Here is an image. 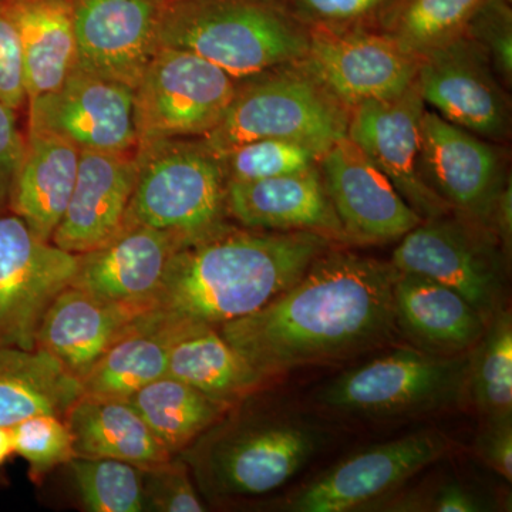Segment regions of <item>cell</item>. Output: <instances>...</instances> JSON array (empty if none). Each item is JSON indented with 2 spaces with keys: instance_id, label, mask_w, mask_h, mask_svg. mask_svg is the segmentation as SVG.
<instances>
[{
  "instance_id": "obj_42",
  "label": "cell",
  "mask_w": 512,
  "mask_h": 512,
  "mask_svg": "<svg viewBox=\"0 0 512 512\" xmlns=\"http://www.w3.org/2000/svg\"><path fill=\"white\" fill-rule=\"evenodd\" d=\"M491 220L494 221L498 237L503 241L504 247L510 249L512 231V197L510 184L498 194Z\"/></svg>"
},
{
  "instance_id": "obj_33",
  "label": "cell",
  "mask_w": 512,
  "mask_h": 512,
  "mask_svg": "<svg viewBox=\"0 0 512 512\" xmlns=\"http://www.w3.org/2000/svg\"><path fill=\"white\" fill-rule=\"evenodd\" d=\"M483 3L484 0H407L390 26V36L420 59L457 40Z\"/></svg>"
},
{
  "instance_id": "obj_17",
  "label": "cell",
  "mask_w": 512,
  "mask_h": 512,
  "mask_svg": "<svg viewBox=\"0 0 512 512\" xmlns=\"http://www.w3.org/2000/svg\"><path fill=\"white\" fill-rule=\"evenodd\" d=\"M322 158L326 192L346 237L390 241L424 221L348 134Z\"/></svg>"
},
{
  "instance_id": "obj_35",
  "label": "cell",
  "mask_w": 512,
  "mask_h": 512,
  "mask_svg": "<svg viewBox=\"0 0 512 512\" xmlns=\"http://www.w3.org/2000/svg\"><path fill=\"white\" fill-rule=\"evenodd\" d=\"M12 430L15 454L28 461L36 483L74 458L72 433L62 417L40 414L20 421Z\"/></svg>"
},
{
  "instance_id": "obj_16",
  "label": "cell",
  "mask_w": 512,
  "mask_h": 512,
  "mask_svg": "<svg viewBox=\"0 0 512 512\" xmlns=\"http://www.w3.org/2000/svg\"><path fill=\"white\" fill-rule=\"evenodd\" d=\"M421 171L431 190L464 217L485 225L503 188L497 151L436 111L421 117Z\"/></svg>"
},
{
  "instance_id": "obj_6",
  "label": "cell",
  "mask_w": 512,
  "mask_h": 512,
  "mask_svg": "<svg viewBox=\"0 0 512 512\" xmlns=\"http://www.w3.org/2000/svg\"><path fill=\"white\" fill-rule=\"evenodd\" d=\"M346 131L342 107L309 74L282 73L238 86L220 123L200 140L220 158L268 138L302 144L323 157Z\"/></svg>"
},
{
  "instance_id": "obj_39",
  "label": "cell",
  "mask_w": 512,
  "mask_h": 512,
  "mask_svg": "<svg viewBox=\"0 0 512 512\" xmlns=\"http://www.w3.org/2000/svg\"><path fill=\"white\" fill-rule=\"evenodd\" d=\"M480 457L505 480H512V423L511 419L488 421L477 441Z\"/></svg>"
},
{
  "instance_id": "obj_32",
  "label": "cell",
  "mask_w": 512,
  "mask_h": 512,
  "mask_svg": "<svg viewBox=\"0 0 512 512\" xmlns=\"http://www.w3.org/2000/svg\"><path fill=\"white\" fill-rule=\"evenodd\" d=\"M67 467L84 510L147 511L143 468L111 458L74 457Z\"/></svg>"
},
{
  "instance_id": "obj_40",
  "label": "cell",
  "mask_w": 512,
  "mask_h": 512,
  "mask_svg": "<svg viewBox=\"0 0 512 512\" xmlns=\"http://www.w3.org/2000/svg\"><path fill=\"white\" fill-rule=\"evenodd\" d=\"M303 8L323 20H350L365 16L383 0H299Z\"/></svg>"
},
{
  "instance_id": "obj_7",
  "label": "cell",
  "mask_w": 512,
  "mask_h": 512,
  "mask_svg": "<svg viewBox=\"0 0 512 512\" xmlns=\"http://www.w3.org/2000/svg\"><path fill=\"white\" fill-rule=\"evenodd\" d=\"M471 356L399 349L326 384L318 402L333 412L393 419L436 412L467 393Z\"/></svg>"
},
{
  "instance_id": "obj_10",
  "label": "cell",
  "mask_w": 512,
  "mask_h": 512,
  "mask_svg": "<svg viewBox=\"0 0 512 512\" xmlns=\"http://www.w3.org/2000/svg\"><path fill=\"white\" fill-rule=\"evenodd\" d=\"M77 265L79 255L37 238L18 215H0V346L35 349L40 320Z\"/></svg>"
},
{
  "instance_id": "obj_5",
  "label": "cell",
  "mask_w": 512,
  "mask_h": 512,
  "mask_svg": "<svg viewBox=\"0 0 512 512\" xmlns=\"http://www.w3.org/2000/svg\"><path fill=\"white\" fill-rule=\"evenodd\" d=\"M137 160L124 227L146 225L190 242L225 224L227 174L201 140L156 141L137 147Z\"/></svg>"
},
{
  "instance_id": "obj_1",
  "label": "cell",
  "mask_w": 512,
  "mask_h": 512,
  "mask_svg": "<svg viewBox=\"0 0 512 512\" xmlns=\"http://www.w3.org/2000/svg\"><path fill=\"white\" fill-rule=\"evenodd\" d=\"M392 262L328 249L291 288L218 332L266 379L336 362L396 332Z\"/></svg>"
},
{
  "instance_id": "obj_22",
  "label": "cell",
  "mask_w": 512,
  "mask_h": 512,
  "mask_svg": "<svg viewBox=\"0 0 512 512\" xmlns=\"http://www.w3.org/2000/svg\"><path fill=\"white\" fill-rule=\"evenodd\" d=\"M227 212L242 227L346 237L328 192L313 167L281 177L228 183Z\"/></svg>"
},
{
  "instance_id": "obj_29",
  "label": "cell",
  "mask_w": 512,
  "mask_h": 512,
  "mask_svg": "<svg viewBox=\"0 0 512 512\" xmlns=\"http://www.w3.org/2000/svg\"><path fill=\"white\" fill-rule=\"evenodd\" d=\"M167 375L229 407L268 380L212 328L192 329L175 340L168 355Z\"/></svg>"
},
{
  "instance_id": "obj_24",
  "label": "cell",
  "mask_w": 512,
  "mask_h": 512,
  "mask_svg": "<svg viewBox=\"0 0 512 512\" xmlns=\"http://www.w3.org/2000/svg\"><path fill=\"white\" fill-rule=\"evenodd\" d=\"M80 150L63 138L28 130L9 212L43 241H52L76 183Z\"/></svg>"
},
{
  "instance_id": "obj_21",
  "label": "cell",
  "mask_w": 512,
  "mask_h": 512,
  "mask_svg": "<svg viewBox=\"0 0 512 512\" xmlns=\"http://www.w3.org/2000/svg\"><path fill=\"white\" fill-rule=\"evenodd\" d=\"M146 312L143 306L107 301L70 285L40 320L35 348L55 356L82 380Z\"/></svg>"
},
{
  "instance_id": "obj_9",
  "label": "cell",
  "mask_w": 512,
  "mask_h": 512,
  "mask_svg": "<svg viewBox=\"0 0 512 512\" xmlns=\"http://www.w3.org/2000/svg\"><path fill=\"white\" fill-rule=\"evenodd\" d=\"M392 265L453 289L487 322L500 311L503 268L494 242L476 222L447 215L424 220L394 249Z\"/></svg>"
},
{
  "instance_id": "obj_38",
  "label": "cell",
  "mask_w": 512,
  "mask_h": 512,
  "mask_svg": "<svg viewBox=\"0 0 512 512\" xmlns=\"http://www.w3.org/2000/svg\"><path fill=\"white\" fill-rule=\"evenodd\" d=\"M25 148L26 137L18 126L16 110L0 103V215L9 212Z\"/></svg>"
},
{
  "instance_id": "obj_3",
  "label": "cell",
  "mask_w": 512,
  "mask_h": 512,
  "mask_svg": "<svg viewBox=\"0 0 512 512\" xmlns=\"http://www.w3.org/2000/svg\"><path fill=\"white\" fill-rule=\"evenodd\" d=\"M323 444V434L292 414L232 412L178 456L207 497H249L278 490Z\"/></svg>"
},
{
  "instance_id": "obj_12",
  "label": "cell",
  "mask_w": 512,
  "mask_h": 512,
  "mask_svg": "<svg viewBox=\"0 0 512 512\" xmlns=\"http://www.w3.org/2000/svg\"><path fill=\"white\" fill-rule=\"evenodd\" d=\"M308 74L339 104L400 96L416 82L420 59L392 36L312 30L305 59Z\"/></svg>"
},
{
  "instance_id": "obj_31",
  "label": "cell",
  "mask_w": 512,
  "mask_h": 512,
  "mask_svg": "<svg viewBox=\"0 0 512 512\" xmlns=\"http://www.w3.org/2000/svg\"><path fill=\"white\" fill-rule=\"evenodd\" d=\"M470 359L467 390L487 421L512 416V319L495 313Z\"/></svg>"
},
{
  "instance_id": "obj_20",
  "label": "cell",
  "mask_w": 512,
  "mask_h": 512,
  "mask_svg": "<svg viewBox=\"0 0 512 512\" xmlns=\"http://www.w3.org/2000/svg\"><path fill=\"white\" fill-rule=\"evenodd\" d=\"M184 244L183 238L163 229L126 225L106 244L79 254L72 286L147 311L168 261Z\"/></svg>"
},
{
  "instance_id": "obj_41",
  "label": "cell",
  "mask_w": 512,
  "mask_h": 512,
  "mask_svg": "<svg viewBox=\"0 0 512 512\" xmlns=\"http://www.w3.org/2000/svg\"><path fill=\"white\" fill-rule=\"evenodd\" d=\"M439 512H477L483 511L484 505L477 495L468 491L463 485L448 483L437 491L429 508Z\"/></svg>"
},
{
  "instance_id": "obj_25",
  "label": "cell",
  "mask_w": 512,
  "mask_h": 512,
  "mask_svg": "<svg viewBox=\"0 0 512 512\" xmlns=\"http://www.w3.org/2000/svg\"><path fill=\"white\" fill-rule=\"evenodd\" d=\"M18 32L28 101L52 92L79 64L74 0H2Z\"/></svg>"
},
{
  "instance_id": "obj_11",
  "label": "cell",
  "mask_w": 512,
  "mask_h": 512,
  "mask_svg": "<svg viewBox=\"0 0 512 512\" xmlns=\"http://www.w3.org/2000/svg\"><path fill=\"white\" fill-rule=\"evenodd\" d=\"M28 130L69 141L80 151L137 150L134 90L76 67L52 92L28 101Z\"/></svg>"
},
{
  "instance_id": "obj_8",
  "label": "cell",
  "mask_w": 512,
  "mask_h": 512,
  "mask_svg": "<svg viewBox=\"0 0 512 512\" xmlns=\"http://www.w3.org/2000/svg\"><path fill=\"white\" fill-rule=\"evenodd\" d=\"M237 89V79L208 60L160 47L134 89L137 147L204 137L220 123Z\"/></svg>"
},
{
  "instance_id": "obj_23",
  "label": "cell",
  "mask_w": 512,
  "mask_h": 512,
  "mask_svg": "<svg viewBox=\"0 0 512 512\" xmlns=\"http://www.w3.org/2000/svg\"><path fill=\"white\" fill-rule=\"evenodd\" d=\"M397 328L426 352L456 356L476 348L488 322L453 289L412 274L394 284Z\"/></svg>"
},
{
  "instance_id": "obj_37",
  "label": "cell",
  "mask_w": 512,
  "mask_h": 512,
  "mask_svg": "<svg viewBox=\"0 0 512 512\" xmlns=\"http://www.w3.org/2000/svg\"><path fill=\"white\" fill-rule=\"evenodd\" d=\"M0 103L18 111L28 104L18 32L0 0Z\"/></svg>"
},
{
  "instance_id": "obj_36",
  "label": "cell",
  "mask_w": 512,
  "mask_h": 512,
  "mask_svg": "<svg viewBox=\"0 0 512 512\" xmlns=\"http://www.w3.org/2000/svg\"><path fill=\"white\" fill-rule=\"evenodd\" d=\"M143 484L147 511H205L197 488L192 484L190 468L180 456L143 470Z\"/></svg>"
},
{
  "instance_id": "obj_43",
  "label": "cell",
  "mask_w": 512,
  "mask_h": 512,
  "mask_svg": "<svg viewBox=\"0 0 512 512\" xmlns=\"http://www.w3.org/2000/svg\"><path fill=\"white\" fill-rule=\"evenodd\" d=\"M12 454H15L12 427L0 426V466H3Z\"/></svg>"
},
{
  "instance_id": "obj_28",
  "label": "cell",
  "mask_w": 512,
  "mask_h": 512,
  "mask_svg": "<svg viewBox=\"0 0 512 512\" xmlns=\"http://www.w3.org/2000/svg\"><path fill=\"white\" fill-rule=\"evenodd\" d=\"M187 332L144 313L80 380L83 396L127 400L167 375L171 346Z\"/></svg>"
},
{
  "instance_id": "obj_4",
  "label": "cell",
  "mask_w": 512,
  "mask_h": 512,
  "mask_svg": "<svg viewBox=\"0 0 512 512\" xmlns=\"http://www.w3.org/2000/svg\"><path fill=\"white\" fill-rule=\"evenodd\" d=\"M309 36L256 0H178L164 5L158 49L187 50L234 79L305 59Z\"/></svg>"
},
{
  "instance_id": "obj_34",
  "label": "cell",
  "mask_w": 512,
  "mask_h": 512,
  "mask_svg": "<svg viewBox=\"0 0 512 512\" xmlns=\"http://www.w3.org/2000/svg\"><path fill=\"white\" fill-rule=\"evenodd\" d=\"M318 156L311 148L292 141H252L221 157L228 183L255 181L302 173L312 168Z\"/></svg>"
},
{
  "instance_id": "obj_27",
  "label": "cell",
  "mask_w": 512,
  "mask_h": 512,
  "mask_svg": "<svg viewBox=\"0 0 512 512\" xmlns=\"http://www.w3.org/2000/svg\"><path fill=\"white\" fill-rule=\"evenodd\" d=\"M82 394L80 379L45 350L0 346V426L40 414L64 419Z\"/></svg>"
},
{
  "instance_id": "obj_15",
  "label": "cell",
  "mask_w": 512,
  "mask_h": 512,
  "mask_svg": "<svg viewBox=\"0 0 512 512\" xmlns=\"http://www.w3.org/2000/svg\"><path fill=\"white\" fill-rule=\"evenodd\" d=\"M161 0H74L77 67L136 89L158 50Z\"/></svg>"
},
{
  "instance_id": "obj_2",
  "label": "cell",
  "mask_w": 512,
  "mask_h": 512,
  "mask_svg": "<svg viewBox=\"0 0 512 512\" xmlns=\"http://www.w3.org/2000/svg\"><path fill=\"white\" fill-rule=\"evenodd\" d=\"M330 248L318 232L225 222L174 252L147 312L178 329H220L264 308Z\"/></svg>"
},
{
  "instance_id": "obj_18",
  "label": "cell",
  "mask_w": 512,
  "mask_h": 512,
  "mask_svg": "<svg viewBox=\"0 0 512 512\" xmlns=\"http://www.w3.org/2000/svg\"><path fill=\"white\" fill-rule=\"evenodd\" d=\"M421 99L450 123L481 137L507 130V101L483 50L457 39L420 57Z\"/></svg>"
},
{
  "instance_id": "obj_26",
  "label": "cell",
  "mask_w": 512,
  "mask_h": 512,
  "mask_svg": "<svg viewBox=\"0 0 512 512\" xmlns=\"http://www.w3.org/2000/svg\"><path fill=\"white\" fill-rule=\"evenodd\" d=\"M74 457L111 458L143 468L173 458L128 400L83 396L64 417Z\"/></svg>"
},
{
  "instance_id": "obj_13",
  "label": "cell",
  "mask_w": 512,
  "mask_h": 512,
  "mask_svg": "<svg viewBox=\"0 0 512 512\" xmlns=\"http://www.w3.org/2000/svg\"><path fill=\"white\" fill-rule=\"evenodd\" d=\"M448 450L439 431H419L377 444L330 467L293 495L288 510L345 512L392 493L394 488L436 463Z\"/></svg>"
},
{
  "instance_id": "obj_30",
  "label": "cell",
  "mask_w": 512,
  "mask_h": 512,
  "mask_svg": "<svg viewBox=\"0 0 512 512\" xmlns=\"http://www.w3.org/2000/svg\"><path fill=\"white\" fill-rule=\"evenodd\" d=\"M127 400L173 456L234 409L168 375L147 384Z\"/></svg>"
},
{
  "instance_id": "obj_14",
  "label": "cell",
  "mask_w": 512,
  "mask_h": 512,
  "mask_svg": "<svg viewBox=\"0 0 512 512\" xmlns=\"http://www.w3.org/2000/svg\"><path fill=\"white\" fill-rule=\"evenodd\" d=\"M426 104L417 82L392 99L353 107L346 134L379 168L423 220L444 217L451 207L431 190L421 171V117Z\"/></svg>"
},
{
  "instance_id": "obj_19",
  "label": "cell",
  "mask_w": 512,
  "mask_h": 512,
  "mask_svg": "<svg viewBox=\"0 0 512 512\" xmlns=\"http://www.w3.org/2000/svg\"><path fill=\"white\" fill-rule=\"evenodd\" d=\"M137 175V150L80 151L72 197L50 242L79 255L110 241L124 227Z\"/></svg>"
}]
</instances>
